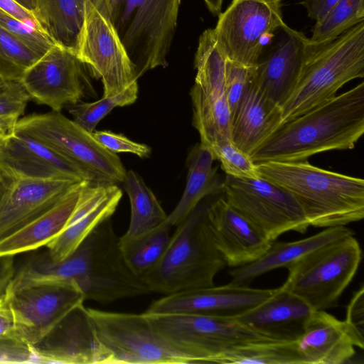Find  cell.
<instances>
[{
    "label": "cell",
    "instance_id": "6da1fadb",
    "mask_svg": "<svg viewBox=\"0 0 364 364\" xmlns=\"http://www.w3.org/2000/svg\"><path fill=\"white\" fill-rule=\"evenodd\" d=\"M364 133V82L282 123L251 154L255 164L299 161L354 148Z\"/></svg>",
    "mask_w": 364,
    "mask_h": 364
},
{
    "label": "cell",
    "instance_id": "7a4b0ae2",
    "mask_svg": "<svg viewBox=\"0 0 364 364\" xmlns=\"http://www.w3.org/2000/svg\"><path fill=\"white\" fill-rule=\"evenodd\" d=\"M260 178L288 191L310 226H346L364 218V180L311 165L307 160L257 164Z\"/></svg>",
    "mask_w": 364,
    "mask_h": 364
},
{
    "label": "cell",
    "instance_id": "3957f363",
    "mask_svg": "<svg viewBox=\"0 0 364 364\" xmlns=\"http://www.w3.org/2000/svg\"><path fill=\"white\" fill-rule=\"evenodd\" d=\"M364 77V22L321 43L308 42L298 81L280 106L282 124L334 97Z\"/></svg>",
    "mask_w": 364,
    "mask_h": 364
},
{
    "label": "cell",
    "instance_id": "277c9868",
    "mask_svg": "<svg viewBox=\"0 0 364 364\" xmlns=\"http://www.w3.org/2000/svg\"><path fill=\"white\" fill-rule=\"evenodd\" d=\"M200 203L176 227L158 264L142 277L151 293L169 295L214 285L226 263L216 247Z\"/></svg>",
    "mask_w": 364,
    "mask_h": 364
},
{
    "label": "cell",
    "instance_id": "5b68a950",
    "mask_svg": "<svg viewBox=\"0 0 364 364\" xmlns=\"http://www.w3.org/2000/svg\"><path fill=\"white\" fill-rule=\"evenodd\" d=\"M111 24L134 65L136 76L167 65L180 0H92Z\"/></svg>",
    "mask_w": 364,
    "mask_h": 364
},
{
    "label": "cell",
    "instance_id": "8992f818",
    "mask_svg": "<svg viewBox=\"0 0 364 364\" xmlns=\"http://www.w3.org/2000/svg\"><path fill=\"white\" fill-rule=\"evenodd\" d=\"M86 309L97 346V364L198 363L161 333L144 313Z\"/></svg>",
    "mask_w": 364,
    "mask_h": 364
},
{
    "label": "cell",
    "instance_id": "52a82bcc",
    "mask_svg": "<svg viewBox=\"0 0 364 364\" xmlns=\"http://www.w3.org/2000/svg\"><path fill=\"white\" fill-rule=\"evenodd\" d=\"M65 259L70 280L77 285L85 300L107 304L151 293L126 264L119 237L109 219L92 231Z\"/></svg>",
    "mask_w": 364,
    "mask_h": 364
},
{
    "label": "cell",
    "instance_id": "ba28073f",
    "mask_svg": "<svg viewBox=\"0 0 364 364\" xmlns=\"http://www.w3.org/2000/svg\"><path fill=\"white\" fill-rule=\"evenodd\" d=\"M15 132L28 136L65 158L92 185H118L127 171L117 154L103 147L74 120L52 111L20 118Z\"/></svg>",
    "mask_w": 364,
    "mask_h": 364
},
{
    "label": "cell",
    "instance_id": "9c48e42d",
    "mask_svg": "<svg viewBox=\"0 0 364 364\" xmlns=\"http://www.w3.org/2000/svg\"><path fill=\"white\" fill-rule=\"evenodd\" d=\"M362 259L358 241L350 235L326 244L287 268L282 285L305 301L314 311H326L353 280Z\"/></svg>",
    "mask_w": 364,
    "mask_h": 364
},
{
    "label": "cell",
    "instance_id": "30bf717a",
    "mask_svg": "<svg viewBox=\"0 0 364 364\" xmlns=\"http://www.w3.org/2000/svg\"><path fill=\"white\" fill-rule=\"evenodd\" d=\"M144 314L161 333L191 353L198 363H218L232 349L252 342L270 341L233 317L192 313Z\"/></svg>",
    "mask_w": 364,
    "mask_h": 364
},
{
    "label": "cell",
    "instance_id": "8fae6325",
    "mask_svg": "<svg viewBox=\"0 0 364 364\" xmlns=\"http://www.w3.org/2000/svg\"><path fill=\"white\" fill-rule=\"evenodd\" d=\"M285 25L279 0H232L213 33L226 59L255 67L269 40Z\"/></svg>",
    "mask_w": 364,
    "mask_h": 364
},
{
    "label": "cell",
    "instance_id": "7c38bea8",
    "mask_svg": "<svg viewBox=\"0 0 364 364\" xmlns=\"http://www.w3.org/2000/svg\"><path fill=\"white\" fill-rule=\"evenodd\" d=\"M222 192L228 204L272 242L289 231L304 234L310 226L292 195L260 177L226 176Z\"/></svg>",
    "mask_w": 364,
    "mask_h": 364
},
{
    "label": "cell",
    "instance_id": "4fadbf2b",
    "mask_svg": "<svg viewBox=\"0 0 364 364\" xmlns=\"http://www.w3.org/2000/svg\"><path fill=\"white\" fill-rule=\"evenodd\" d=\"M226 58L218 48L213 28L200 36L195 57L196 75L190 95L193 125L200 144L208 149L220 138H230V113L225 90Z\"/></svg>",
    "mask_w": 364,
    "mask_h": 364
},
{
    "label": "cell",
    "instance_id": "5bb4252c",
    "mask_svg": "<svg viewBox=\"0 0 364 364\" xmlns=\"http://www.w3.org/2000/svg\"><path fill=\"white\" fill-rule=\"evenodd\" d=\"M4 295L19 340L31 346L85 301L74 282L65 281L31 282L8 287Z\"/></svg>",
    "mask_w": 364,
    "mask_h": 364
},
{
    "label": "cell",
    "instance_id": "9a60e30c",
    "mask_svg": "<svg viewBox=\"0 0 364 364\" xmlns=\"http://www.w3.org/2000/svg\"><path fill=\"white\" fill-rule=\"evenodd\" d=\"M76 56L100 78L103 97L114 96L137 80L135 68L111 24L87 0Z\"/></svg>",
    "mask_w": 364,
    "mask_h": 364
},
{
    "label": "cell",
    "instance_id": "2e32d148",
    "mask_svg": "<svg viewBox=\"0 0 364 364\" xmlns=\"http://www.w3.org/2000/svg\"><path fill=\"white\" fill-rule=\"evenodd\" d=\"M76 55L55 44L24 73L20 81L36 103L60 112L80 102L91 85Z\"/></svg>",
    "mask_w": 364,
    "mask_h": 364
},
{
    "label": "cell",
    "instance_id": "e0dca14e",
    "mask_svg": "<svg viewBox=\"0 0 364 364\" xmlns=\"http://www.w3.org/2000/svg\"><path fill=\"white\" fill-rule=\"evenodd\" d=\"M275 290L230 282L165 295L154 301L144 313L206 314L236 318L266 300Z\"/></svg>",
    "mask_w": 364,
    "mask_h": 364
},
{
    "label": "cell",
    "instance_id": "ac0fdd59",
    "mask_svg": "<svg viewBox=\"0 0 364 364\" xmlns=\"http://www.w3.org/2000/svg\"><path fill=\"white\" fill-rule=\"evenodd\" d=\"M2 177L0 240L48 210L78 183L66 179Z\"/></svg>",
    "mask_w": 364,
    "mask_h": 364
},
{
    "label": "cell",
    "instance_id": "d6986e66",
    "mask_svg": "<svg viewBox=\"0 0 364 364\" xmlns=\"http://www.w3.org/2000/svg\"><path fill=\"white\" fill-rule=\"evenodd\" d=\"M275 33L255 67V81L280 107L298 81L309 38L287 24Z\"/></svg>",
    "mask_w": 364,
    "mask_h": 364
},
{
    "label": "cell",
    "instance_id": "ffe728a7",
    "mask_svg": "<svg viewBox=\"0 0 364 364\" xmlns=\"http://www.w3.org/2000/svg\"><path fill=\"white\" fill-rule=\"evenodd\" d=\"M205 216L215 245L226 265L236 267L252 262L272 243L224 197L208 202Z\"/></svg>",
    "mask_w": 364,
    "mask_h": 364
},
{
    "label": "cell",
    "instance_id": "44dd1931",
    "mask_svg": "<svg viewBox=\"0 0 364 364\" xmlns=\"http://www.w3.org/2000/svg\"><path fill=\"white\" fill-rule=\"evenodd\" d=\"M122 196L117 185L88 183L65 228L46 245L51 258L61 261L70 255L92 231L111 218Z\"/></svg>",
    "mask_w": 364,
    "mask_h": 364
},
{
    "label": "cell",
    "instance_id": "7402d4cb",
    "mask_svg": "<svg viewBox=\"0 0 364 364\" xmlns=\"http://www.w3.org/2000/svg\"><path fill=\"white\" fill-rule=\"evenodd\" d=\"M0 173L4 176L88 181L69 161L37 141L16 132L0 147Z\"/></svg>",
    "mask_w": 364,
    "mask_h": 364
},
{
    "label": "cell",
    "instance_id": "603a6c76",
    "mask_svg": "<svg viewBox=\"0 0 364 364\" xmlns=\"http://www.w3.org/2000/svg\"><path fill=\"white\" fill-rule=\"evenodd\" d=\"M313 311L305 301L281 286L236 318L270 341L291 342L301 335Z\"/></svg>",
    "mask_w": 364,
    "mask_h": 364
},
{
    "label": "cell",
    "instance_id": "cb8c5ba5",
    "mask_svg": "<svg viewBox=\"0 0 364 364\" xmlns=\"http://www.w3.org/2000/svg\"><path fill=\"white\" fill-rule=\"evenodd\" d=\"M38 363L97 364V346L84 304L33 346Z\"/></svg>",
    "mask_w": 364,
    "mask_h": 364
},
{
    "label": "cell",
    "instance_id": "d4e9b609",
    "mask_svg": "<svg viewBox=\"0 0 364 364\" xmlns=\"http://www.w3.org/2000/svg\"><path fill=\"white\" fill-rule=\"evenodd\" d=\"M294 343L301 364H342L355 353L344 321L326 311H313Z\"/></svg>",
    "mask_w": 364,
    "mask_h": 364
},
{
    "label": "cell",
    "instance_id": "484cf974",
    "mask_svg": "<svg viewBox=\"0 0 364 364\" xmlns=\"http://www.w3.org/2000/svg\"><path fill=\"white\" fill-rule=\"evenodd\" d=\"M281 124L280 107L259 89L254 75L230 118L232 141L250 156Z\"/></svg>",
    "mask_w": 364,
    "mask_h": 364
},
{
    "label": "cell",
    "instance_id": "4316f807",
    "mask_svg": "<svg viewBox=\"0 0 364 364\" xmlns=\"http://www.w3.org/2000/svg\"><path fill=\"white\" fill-rule=\"evenodd\" d=\"M88 183H76L48 210L1 239L0 256H14L46 246L66 226Z\"/></svg>",
    "mask_w": 364,
    "mask_h": 364
},
{
    "label": "cell",
    "instance_id": "83f0119b",
    "mask_svg": "<svg viewBox=\"0 0 364 364\" xmlns=\"http://www.w3.org/2000/svg\"><path fill=\"white\" fill-rule=\"evenodd\" d=\"M354 235L346 226L326 228L308 237L291 242H272L259 258L229 272L230 282L246 285L259 276L279 268H288L311 252L333 241Z\"/></svg>",
    "mask_w": 364,
    "mask_h": 364
},
{
    "label": "cell",
    "instance_id": "f1b7e54d",
    "mask_svg": "<svg viewBox=\"0 0 364 364\" xmlns=\"http://www.w3.org/2000/svg\"><path fill=\"white\" fill-rule=\"evenodd\" d=\"M211 151L200 145L194 146L187 159L186 183L181 199L164 222L170 227L177 226L205 198L222 192L223 180L213 166Z\"/></svg>",
    "mask_w": 364,
    "mask_h": 364
},
{
    "label": "cell",
    "instance_id": "f546056e",
    "mask_svg": "<svg viewBox=\"0 0 364 364\" xmlns=\"http://www.w3.org/2000/svg\"><path fill=\"white\" fill-rule=\"evenodd\" d=\"M33 15L55 44L76 55L84 23V7L78 0H36Z\"/></svg>",
    "mask_w": 364,
    "mask_h": 364
},
{
    "label": "cell",
    "instance_id": "4dcf8cb0",
    "mask_svg": "<svg viewBox=\"0 0 364 364\" xmlns=\"http://www.w3.org/2000/svg\"><path fill=\"white\" fill-rule=\"evenodd\" d=\"M122 183L129 198L131 217L127 230L119 237V244L151 231L163 224L167 218L156 196L139 174L132 170L127 171Z\"/></svg>",
    "mask_w": 364,
    "mask_h": 364
},
{
    "label": "cell",
    "instance_id": "1f68e13d",
    "mask_svg": "<svg viewBox=\"0 0 364 364\" xmlns=\"http://www.w3.org/2000/svg\"><path fill=\"white\" fill-rule=\"evenodd\" d=\"M171 227L164 223L151 231L119 244L126 264L141 279L164 255L171 240Z\"/></svg>",
    "mask_w": 364,
    "mask_h": 364
},
{
    "label": "cell",
    "instance_id": "d6a6232c",
    "mask_svg": "<svg viewBox=\"0 0 364 364\" xmlns=\"http://www.w3.org/2000/svg\"><path fill=\"white\" fill-rule=\"evenodd\" d=\"M218 363L301 364L294 341H261L229 350Z\"/></svg>",
    "mask_w": 364,
    "mask_h": 364
},
{
    "label": "cell",
    "instance_id": "836d02e7",
    "mask_svg": "<svg viewBox=\"0 0 364 364\" xmlns=\"http://www.w3.org/2000/svg\"><path fill=\"white\" fill-rule=\"evenodd\" d=\"M364 21V0H338L312 28L311 43L331 41Z\"/></svg>",
    "mask_w": 364,
    "mask_h": 364
},
{
    "label": "cell",
    "instance_id": "e575fe53",
    "mask_svg": "<svg viewBox=\"0 0 364 364\" xmlns=\"http://www.w3.org/2000/svg\"><path fill=\"white\" fill-rule=\"evenodd\" d=\"M139 92L137 80L112 97H102L92 102H81L71 105L70 114L73 120L87 131L92 133L98 123L113 109L135 102Z\"/></svg>",
    "mask_w": 364,
    "mask_h": 364
},
{
    "label": "cell",
    "instance_id": "d590c367",
    "mask_svg": "<svg viewBox=\"0 0 364 364\" xmlns=\"http://www.w3.org/2000/svg\"><path fill=\"white\" fill-rule=\"evenodd\" d=\"M43 55L29 48L0 27V80H20L27 69Z\"/></svg>",
    "mask_w": 364,
    "mask_h": 364
},
{
    "label": "cell",
    "instance_id": "8d00e7d4",
    "mask_svg": "<svg viewBox=\"0 0 364 364\" xmlns=\"http://www.w3.org/2000/svg\"><path fill=\"white\" fill-rule=\"evenodd\" d=\"M208 149L218 160L226 176L242 178H259L257 164L250 156L237 147L230 138L216 140Z\"/></svg>",
    "mask_w": 364,
    "mask_h": 364
},
{
    "label": "cell",
    "instance_id": "74e56055",
    "mask_svg": "<svg viewBox=\"0 0 364 364\" xmlns=\"http://www.w3.org/2000/svg\"><path fill=\"white\" fill-rule=\"evenodd\" d=\"M0 27L33 50L45 54L55 43L43 32L0 9Z\"/></svg>",
    "mask_w": 364,
    "mask_h": 364
},
{
    "label": "cell",
    "instance_id": "f35d334b",
    "mask_svg": "<svg viewBox=\"0 0 364 364\" xmlns=\"http://www.w3.org/2000/svg\"><path fill=\"white\" fill-rule=\"evenodd\" d=\"M31 97L20 80H0V117L18 120Z\"/></svg>",
    "mask_w": 364,
    "mask_h": 364
},
{
    "label": "cell",
    "instance_id": "ab89813d",
    "mask_svg": "<svg viewBox=\"0 0 364 364\" xmlns=\"http://www.w3.org/2000/svg\"><path fill=\"white\" fill-rule=\"evenodd\" d=\"M254 75L255 67L245 66L226 59L225 90L230 118Z\"/></svg>",
    "mask_w": 364,
    "mask_h": 364
},
{
    "label": "cell",
    "instance_id": "60d3db41",
    "mask_svg": "<svg viewBox=\"0 0 364 364\" xmlns=\"http://www.w3.org/2000/svg\"><path fill=\"white\" fill-rule=\"evenodd\" d=\"M346 325L355 347H364V287L361 284L353 294L346 308Z\"/></svg>",
    "mask_w": 364,
    "mask_h": 364
},
{
    "label": "cell",
    "instance_id": "b9f144b4",
    "mask_svg": "<svg viewBox=\"0 0 364 364\" xmlns=\"http://www.w3.org/2000/svg\"><path fill=\"white\" fill-rule=\"evenodd\" d=\"M92 135L103 147L114 154L131 153L141 158L148 157L151 154V149L147 145L132 141L122 134L96 131Z\"/></svg>",
    "mask_w": 364,
    "mask_h": 364
},
{
    "label": "cell",
    "instance_id": "7bdbcfd3",
    "mask_svg": "<svg viewBox=\"0 0 364 364\" xmlns=\"http://www.w3.org/2000/svg\"><path fill=\"white\" fill-rule=\"evenodd\" d=\"M0 363H38L33 346L14 339H0Z\"/></svg>",
    "mask_w": 364,
    "mask_h": 364
},
{
    "label": "cell",
    "instance_id": "ee69618b",
    "mask_svg": "<svg viewBox=\"0 0 364 364\" xmlns=\"http://www.w3.org/2000/svg\"><path fill=\"white\" fill-rule=\"evenodd\" d=\"M4 338L20 341L15 330L12 312L5 295L0 296V339Z\"/></svg>",
    "mask_w": 364,
    "mask_h": 364
},
{
    "label": "cell",
    "instance_id": "f6af8a7d",
    "mask_svg": "<svg viewBox=\"0 0 364 364\" xmlns=\"http://www.w3.org/2000/svg\"><path fill=\"white\" fill-rule=\"evenodd\" d=\"M0 9L30 26L42 31L34 16L14 0H0Z\"/></svg>",
    "mask_w": 364,
    "mask_h": 364
},
{
    "label": "cell",
    "instance_id": "bcb514c9",
    "mask_svg": "<svg viewBox=\"0 0 364 364\" xmlns=\"http://www.w3.org/2000/svg\"><path fill=\"white\" fill-rule=\"evenodd\" d=\"M338 0H303L301 4L307 11L308 16L320 21Z\"/></svg>",
    "mask_w": 364,
    "mask_h": 364
},
{
    "label": "cell",
    "instance_id": "7dc6e473",
    "mask_svg": "<svg viewBox=\"0 0 364 364\" xmlns=\"http://www.w3.org/2000/svg\"><path fill=\"white\" fill-rule=\"evenodd\" d=\"M14 256H0V296H4L15 274Z\"/></svg>",
    "mask_w": 364,
    "mask_h": 364
},
{
    "label": "cell",
    "instance_id": "c3c4849f",
    "mask_svg": "<svg viewBox=\"0 0 364 364\" xmlns=\"http://www.w3.org/2000/svg\"><path fill=\"white\" fill-rule=\"evenodd\" d=\"M18 120L0 117V147L15 132Z\"/></svg>",
    "mask_w": 364,
    "mask_h": 364
},
{
    "label": "cell",
    "instance_id": "681fc988",
    "mask_svg": "<svg viewBox=\"0 0 364 364\" xmlns=\"http://www.w3.org/2000/svg\"><path fill=\"white\" fill-rule=\"evenodd\" d=\"M208 10L214 15L221 13L223 0H203Z\"/></svg>",
    "mask_w": 364,
    "mask_h": 364
},
{
    "label": "cell",
    "instance_id": "f907efd6",
    "mask_svg": "<svg viewBox=\"0 0 364 364\" xmlns=\"http://www.w3.org/2000/svg\"><path fill=\"white\" fill-rule=\"evenodd\" d=\"M21 7L28 11L33 15L36 9V0H14ZM34 16V15H33Z\"/></svg>",
    "mask_w": 364,
    "mask_h": 364
},
{
    "label": "cell",
    "instance_id": "816d5d0a",
    "mask_svg": "<svg viewBox=\"0 0 364 364\" xmlns=\"http://www.w3.org/2000/svg\"><path fill=\"white\" fill-rule=\"evenodd\" d=\"M3 183H4V179H3L2 176L0 173V193H1L2 187H3Z\"/></svg>",
    "mask_w": 364,
    "mask_h": 364
},
{
    "label": "cell",
    "instance_id": "f5cc1de1",
    "mask_svg": "<svg viewBox=\"0 0 364 364\" xmlns=\"http://www.w3.org/2000/svg\"><path fill=\"white\" fill-rule=\"evenodd\" d=\"M85 1H87V0H78V1H79V3L80 4V5H81L82 6H83V7H84V3H85ZM90 1H92V0H90Z\"/></svg>",
    "mask_w": 364,
    "mask_h": 364
},
{
    "label": "cell",
    "instance_id": "db71d44e",
    "mask_svg": "<svg viewBox=\"0 0 364 364\" xmlns=\"http://www.w3.org/2000/svg\"><path fill=\"white\" fill-rule=\"evenodd\" d=\"M279 1H282V0H279Z\"/></svg>",
    "mask_w": 364,
    "mask_h": 364
}]
</instances>
